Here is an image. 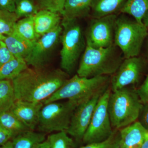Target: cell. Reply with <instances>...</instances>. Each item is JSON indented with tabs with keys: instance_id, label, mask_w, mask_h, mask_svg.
Wrapping results in <instances>:
<instances>
[{
	"instance_id": "1",
	"label": "cell",
	"mask_w": 148,
	"mask_h": 148,
	"mask_svg": "<svg viewBox=\"0 0 148 148\" xmlns=\"http://www.w3.org/2000/svg\"><path fill=\"white\" fill-rule=\"evenodd\" d=\"M69 76L61 69L28 67L12 81L16 100L43 103L66 83Z\"/></svg>"
},
{
	"instance_id": "2",
	"label": "cell",
	"mask_w": 148,
	"mask_h": 148,
	"mask_svg": "<svg viewBox=\"0 0 148 148\" xmlns=\"http://www.w3.org/2000/svg\"><path fill=\"white\" fill-rule=\"evenodd\" d=\"M123 58L121 51L114 44L109 47L101 48L86 45L77 70V75L86 78L112 75Z\"/></svg>"
},
{
	"instance_id": "3",
	"label": "cell",
	"mask_w": 148,
	"mask_h": 148,
	"mask_svg": "<svg viewBox=\"0 0 148 148\" xmlns=\"http://www.w3.org/2000/svg\"><path fill=\"white\" fill-rule=\"evenodd\" d=\"M111 78V76L86 78L76 74L45 100L44 104L67 100L79 105L96 95L103 94L110 87Z\"/></svg>"
},
{
	"instance_id": "4",
	"label": "cell",
	"mask_w": 148,
	"mask_h": 148,
	"mask_svg": "<svg viewBox=\"0 0 148 148\" xmlns=\"http://www.w3.org/2000/svg\"><path fill=\"white\" fill-rule=\"evenodd\" d=\"M143 103L132 86L111 91L108 109L113 129L120 130L138 121Z\"/></svg>"
},
{
	"instance_id": "5",
	"label": "cell",
	"mask_w": 148,
	"mask_h": 148,
	"mask_svg": "<svg viewBox=\"0 0 148 148\" xmlns=\"http://www.w3.org/2000/svg\"><path fill=\"white\" fill-rule=\"evenodd\" d=\"M148 36L144 24L132 20L124 14L118 16L115 28L114 44L124 58L138 56Z\"/></svg>"
},
{
	"instance_id": "6",
	"label": "cell",
	"mask_w": 148,
	"mask_h": 148,
	"mask_svg": "<svg viewBox=\"0 0 148 148\" xmlns=\"http://www.w3.org/2000/svg\"><path fill=\"white\" fill-rule=\"evenodd\" d=\"M61 22L63 30L60 37L62 45L61 67L69 75L75 69L79 58L86 47V43L77 19L62 18Z\"/></svg>"
},
{
	"instance_id": "7",
	"label": "cell",
	"mask_w": 148,
	"mask_h": 148,
	"mask_svg": "<svg viewBox=\"0 0 148 148\" xmlns=\"http://www.w3.org/2000/svg\"><path fill=\"white\" fill-rule=\"evenodd\" d=\"M78 106L77 103L68 100L44 104L39 116L37 126L39 131L44 133L67 131Z\"/></svg>"
},
{
	"instance_id": "8",
	"label": "cell",
	"mask_w": 148,
	"mask_h": 148,
	"mask_svg": "<svg viewBox=\"0 0 148 148\" xmlns=\"http://www.w3.org/2000/svg\"><path fill=\"white\" fill-rule=\"evenodd\" d=\"M111 92L110 87L98 100L90 124L83 138L82 142L86 145L105 141L113 132L108 109Z\"/></svg>"
},
{
	"instance_id": "9",
	"label": "cell",
	"mask_w": 148,
	"mask_h": 148,
	"mask_svg": "<svg viewBox=\"0 0 148 148\" xmlns=\"http://www.w3.org/2000/svg\"><path fill=\"white\" fill-rule=\"evenodd\" d=\"M117 17L116 14H112L91 18L85 33L86 45L101 48L113 45Z\"/></svg>"
},
{
	"instance_id": "10",
	"label": "cell",
	"mask_w": 148,
	"mask_h": 148,
	"mask_svg": "<svg viewBox=\"0 0 148 148\" xmlns=\"http://www.w3.org/2000/svg\"><path fill=\"white\" fill-rule=\"evenodd\" d=\"M145 66V61L142 57L138 56L124 58L116 71L111 76V91L137 84Z\"/></svg>"
},
{
	"instance_id": "11",
	"label": "cell",
	"mask_w": 148,
	"mask_h": 148,
	"mask_svg": "<svg viewBox=\"0 0 148 148\" xmlns=\"http://www.w3.org/2000/svg\"><path fill=\"white\" fill-rule=\"evenodd\" d=\"M62 30L61 25H58L35 41L31 53L25 59L28 66L36 68L46 67L49 56L57 44Z\"/></svg>"
},
{
	"instance_id": "12",
	"label": "cell",
	"mask_w": 148,
	"mask_h": 148,
	"mask_svg": "<svg viewBox=\"0 0 148 148\" xmlns=\"http://www.w3.org/2000/svg\"><path fill=\"white\" fill-rule=\"evenodd\" d=\"M102 94L96 95L90 100L79 104L74 111L66 132L77 142L82 141L85 133L90 124L95 107Z\"/></svg>"
},
{
	"instance_id": "13",
	"label": "cell",
	"mask_w": 148,
	"mask_h": 148,
	"mask_svg": "<svg viewBox=\"0 0 148 148\" xmlns=\"http://www.w3.org/2000/svg\"><path fill=\"white\" fill-rule=\"evenodd\" d=\"M43 103H35L17 100L10 111L26 126L34 130L38 126L39 116Z\"/></svg>"
},
{
	"instance_id": "14",
	"label": "cell",
	"mask_w": 148,
	"mask_h": 148,
	"mask_svg": "<svg viewBox=\"0 0 148 148\" xmlns=\"http://www.w3.org/2000/svg\"><path fill=\"white\" fill-rule=\"evenodd\" d=\"M119 131V148H142L148 138V131L138 121Z\"/></svg>"
},
{
	"instance_id": "15",
	"label": "cell",
	"mask_w": 148,
	"mask_h": 148,
	"mask_svg": "<svg viewBox=\"0 0 148 148\" xmlns=\"http://www.w3.org/2000/svg\"><path fill=\"white\" fill-rule=\"evenodd\" d=\"M61 15L60 13L50 11H39L34 16L35 32L37 38L60 25Z\"/></svg>"
},
{
	"instance_id": "16",
	"label": "cell",
	"mask_w": 148,
	"mask_h": 148,
	"mask_svg": "<svg viewBox=\"0 0 148 148\" xmlns=\"http://www.w3.org/2000/svg\"><path fill=\"white\" fill-rule=\"evenodd\" d=\"M126 0H92L90 16L98 18L120 12Z\"/></svg>"
},
{
	"instance_id": "17",
	"label": "cell",
	"mask_w": 148,
	"mask_h": 148,
	"mask_svg": "<svg viewBox=\"0 0 148 148\" xmlns=\"http://www.w3.org/2000/svg\"><path fill=\"white\" fill-rule=\"evenodd\" d=\"M92 0H66L61 16L66 19H77L90 16Z\"/></svg>"
},
{
	"instance_id": "18",
	"label": "cell",
	"mask_w": 148,
	"mask_h": 148,
	"mask_svg": "<svg viewBox=\"0 0 148 148\" xmlns=\"http://www.w3.org/2000/svg\"><path fill=\"white\" fill-rule=\"evenodd\" d=\"M3 42L15 58L24 60L31 53L34 43L14 33L10 36H6Z\"/></svg>"
},
{
	"instance_id": "19",
	"label": "cell",
	"mask_w": 148,
	"mask_h": 148,
	"mask_svg": "<svg viewBox=\"0 0 148 148\" xmlns=\"http://www.w3.org/2000/svg\"><path fill=\"white\" fill-rule=\"evenodd\" d=\"M45 133L27 130L13 138V148H33L38 143L45 140Z\"/></svg>"
},
{
	"instance_id": "20",
	"label": "cell",
	"mask_w": 148,
	"mask_h": 148,
	"mask_svg": "<svg viewBox=\"0 0 148 148\" xmlns=\"http://www.w3.org/2000/svg\"><path fill=\"white\" fill-rule=\"evenodd\" d=\"M148 11V0H126L120 12L129 14L135 21L143 24V19Z\"/></svg>"
},
{
	"instance_id": "21",
	"label": "cell",
	"mask_w": 148,
	"mask_h": 148,
	"mask_svg": "<svg viewBox=\"0 0 148 148\" xmlns=\"http://www.w3.org/2000/svg\"><path fill=\"white\" fill-rule=\"evenodd\" d=\"M25 60L14 58L0 67V80H12L28 68Z\"/></svg>"
},
{
	"instance_id": "22",
	"label": "cell",
	"mask_w": 148,
	"mask_h": 148,
	"mask_svg": "<svg viewBox=\"0 0 148 148\" xmlns=\"http://www.w3.org/2000/svg\"><path fill=\"white\" fill-rule=\"evenodd\" d=\"M16 101L12 81L0 80V114L10 110Z\"/></svg>"
},
{
	"instance_id": "23",
	"label": "cell",
	"mask_w": 148,
	"mask_h": 148,
	"mask_svg": "<svg viewBox=\"0 0 148 148\" xmlns=\"http://www.w3.org/2000/svg\"><path fill=\"white\" fill-rule=\"evenodd\" d=\"M0 124L12 134L13 138L30 130L10 110L0 114Z\"/></svg>"
},
{
	"instance_id": "24",
	"label": "cell",
	"mask_w": 148,
	"mask_h": 148,
	"mask_svg": "<svg viewBox=\"0 0 148 148\" xmlns=\"http://www.w3.org/2000/svg\"><path fill=\"white\" fill-rule=\"evenodd\" d=\"M34 16L18 20L13 33L29 41L35 42L38 38L35 32Z\"/></svg>"
},
{
	"instance_id": "25",
	"label": "cell",
	"mask_w": 148,
	"mask_h": 148,
	"mask_svg": "<svg viewBox=\"0 0 148 148\" xmlns=\"http://www.w3.org/2000/svg\"><path fill=\"white\" fill-rule=\"evenodd\" d=\"M18 20L15 12L0 10V34L5 36L12 34Z\"/></svg>"
},
{
	"instance_id": "26",
	"label": "cell",
	"mask_w": 148,
	"mask_h": 148,
	"mask_svg": "<svg viewBox=\"0 0 148 148\" xmlns=\"http://www.w3.org/2000/svg\"><path fill=\"white\" fill-rule=\"evenodd\" d=\"M39 11L35 0H16L15 12L18 19L34 16Z\"/></svg>"
},
{
	"instance_id": "27",
	"label": "cell",
	"mask_w": 148,
	"mask_h": 148,
	"mask_svg": "<svg viewBox=\"0 0 148 148\" xmlns=\"http://www.w3.org/2000/svg\"><path fill=\"white\" fill-rule=\"evenodd\" d=\"M50 148H73L75 143L66 131L57 132L49 135L47 139Z\"/></svg>"
},
{
	"instance_id": "28",
	"label": "cell",
	"mask_w": 148,
	"mask_h": 148,
	"mask_svg": "<svg viewBox=\"0 0 148 148\" xmlns=\"http://www.w3.org/2000/svg\"><path fill=\"white\" fill-rule=\"evenodd\" d=\"M119 130L114 129L110 138L105 141L86 144L79 148H119Z\"/></svg>"
},
{
	"instance_id": "29",
	"label": "cell",
	"mask_w": 148,
	"mask_h": 148,
	"mask_svg": "<svg viewBox=\"0 0 148 148\" xmlns=\"http://www.w3.org/2000/svg\"><path fill=\"white\" fill-rule=\"evenodd\" d=\"M40 10L58 12L61 15L66 0H35Z\"/></svg>"
},
{
	"instance_id": "30",
	"label": "cell",
	"mask_w": 148,
	"mask_h": 148,
	"mask_svg": "<svg viewBox=\"0 0 148 148\" xmlns=\"http://www.w3.org/2000/svg\"><path fill=\"white\" fill-rule=\"evenodd\" d=\"M14 58L4 42L2 41L0 43V67Z\"/></svg>"
},
{
	"instance_id": "31",
	"label": "cell",
	"mask_w": 148,
	"mask_h": 148,
	"mask_svg": "<svg viewBox=\"0 0 148 148\" xmlns=\"http://www.w3.org/2000/svg\"><path fill=\"white\" fill-rule=\"evenodd\" d=\"M137 121L148 131V103H143Z\"/></svg>"
},
{
	"instance_id": "32",
	"label": "cell",
	"mask_w": 148,
	"mask_h": 148,
	"mask_svg": "<svg viewBox=\"0 0 148 148\" xmlns=\"http://www.w3.org/2000/svg\"><path fill=\"white\" fill-rule=\"evenodd\" d=\"M137 91L141 101L145 103L148 100V73L143 84L137 89Z\"/></svg>"
},
{
	"instance_id": "33",
	"label": "cell",
	"mask_w": 148,
	"mask_h": 148,
	"mask_svg": "<svg viewBox=\"0 0 148 148\" xmlns=\"http://www.w3.org/2000/svg\"><path fill=\"white\" fill-rule=\"evenodd\" d=\"M16 0H0V10L14 12Z\"/></svg>"
},
{
	"instance_id": "34",
	"label": "cell",
	"mask_w": 148,
	"mask_h": 148,
	"mask_svg": "<svg viewBox=\"0 0 148 148\" xmlns=\"http://www.w3.org/2000/svg\"><path fill=\"white\" fill-rule=\"evenodd\" d=\"M11 138H13L12 134L0 124V147L5 144Z\"/></svg>"
},
{
	"instance_id": "35",
	"label": "cell",
	"mask_w": 148,
	"mask_h": 148,
	"mask_svg": "<svg viewBox=\"0 0 148 148\" xmlns=\"http://www.w3.org/2000/svg\"><path fill=\"white\" fill-rule=\"evenodd\" d=\"M33 148H50V147L48 142L46 140L41 143L36 144Z\"/></svg>"
},
{
	"instance_id": "36",
	"label": "cell",
	"mask_w": 148,
	"mask_h": 148,
	"mask_svg": "<svg viewBox=\"0 0 148 148\" xmlns=\"http://www.w3.org/2000/svg\"><path fill=\"white\" fill-rule=\"evenodd\" d=\"M143 23L145 27L147 32L148 36V11L146 13L143 19Z\"/></svg>"
},
{
	"instance_id": "37",
	"label": "cell",
	"mask_w": 148,
	"mask_h": 148,
	"mask_svg": "<svg viewBox=\"0 0 148 148\" xmlns=\"http://www.w3.org/2000/svg\"><path fill=\"white\" fill-rule=\"evenodd\" d=\"M1 148H13V143L12 141H9L5 144L1 146Z\"/></svg>"
},
{
	"instance_id": "38",
	"label": "cell",
	"mask_w": 148,
	"mask_h": 148,
	"mask_svg": "<svg viewBox=\"0 0 148 148\" xmlns=\"http://www.w3.org/2000/svg\"><path fill=\"white\" fill-rule=\"evenodd\" d=\"M142 148H148V138L144 143Z\"/></svg>"
},
{
	"instance_id": "39",
	"label": "cell",
	"mask_w": 148,
	"mask_h": 148,
	"mask_svg": "<svg viewBox=\"0 0 148 148\" xmlns=\"http://www.w3.org/2000/svg\"><path fill=\"white\" fill-rule=\"evenodd\" d=\"M5 36L0 34V43L2 41H3L4 40L5 38Z\"/></svg>"
},
{
	"instance_id": "40",
	"label": "cell",
	"mask_w": 148,
	"mask_h": 148,
	"mask_svg": "<svg viewBox=\"0 0 148 148\" xmlns=\"http://www.w3.org/2000/svg\"><path fill=\"white\" fill-rule=\"evenodd\" d=\"M147 57L148 58V41L147 43Z\"/></svg>"
},
{
	"instance_id": "41",
	"label": "cell",
	"mask_w": 148,
	"mask_h": 148,
	"mask_svg": "<svg viewBox=\"0 0 148 148\" xmlns=\"http://www.w3.org/2000/svg\"><path fill=\"white\" fill-rule=\"evenodd\" d=\"M145 103H148V100H147V101H146V102H145Z\"/></svg>"
},
{
	"instance_id": "42",
	"label": "cell",
	"mask_w": 148,
	"mask_h": 148,
	"mask_svg": "<svg viewBox=\"0 0 148 148\" xmlns=\"http://www.w3.org/2000/svg\"><path fill=\"white\" fill-rule=\"evenodd\" d=\"M1 147H0V148H1Z\"/></svg>"
}]
</instances>
